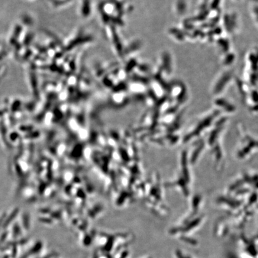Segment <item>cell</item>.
<instances>
[{
    "mask_svg": "<svg viewBox=\"0 0 258 258\" xmlns=\"http://www.w3.org/2000/svg\"><path fill=\"white\" fill-rule=\"evenodd\" d=\"M20 228H19L18 225H16L15 228H14V236L18 237V235H20Z\"/></svg>",
    "mask_w": 258,
    "mask_h": 258,
    "instance_id": "obj_1",
    "label": "cell"
},
{
    "mask_svg": "<svg viewBox=\"0 0 258 258\" xmlns=\"http://www.w3.org/2000/svg\"><path fill=\"white\" fill-rule=\"evenodd\" d=\"M7 236H8V233H7V232H5V233H3L2 235V236L0 237V242H1V243H3V242H4L5 240H6V238H7Z\"/></svg>",
    "mask_w": 258,
    "mask_h": 258,
    "instance_id": "obj_2",
    "label": "cell"
},
{
    "mask_svg": "<svg viewBox=\"0 0 258 258\" xmlns=\"http://www.w3.org/2000/svg\"><path fill=\"white\" fill-rule=\"evenodd\" d=\"M16 255V246L14 247V249H13L12 256L13 257H15Z\"/></svg>",
    "mask_w": 258,
    "mask_h": 258,
    "instance_id": "obj_3",
    "label": "cell"
}]
</instances>
